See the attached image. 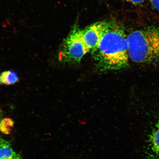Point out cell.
<instances>
[{
  "instance_id": "cell-1",
  "label": "cell",
  "mask_w": 159,
  "mask_h": 159,
  "mask_svg": "<svg viewBox=\"0 0 159 159\" xmlns=\"http://www.w3.org/2000/svg\"><path fill=\"white\" fill-rule=\"evenodd\" d=\"M127 35L117 22H107L99 44L92 51L96 67L101 71L117 70L129 65Z\"/></svg>"
},
{
  "instance_id": "cell-2",
  "label": "cell",
  "mask_w": 159,
  "mask_h": 159,
  "mask_svg": "<svg viewBox=\"0 0 159 159\" xmlns=\"http://www.w3.org/2000/svg\"><path fill=\"white\" fill-rule=\"evenodd\" d=\"M129 58L140 64L159 62V27L150 26L127 35Z\"/></svg>"
},
{
  "instance_id": "cell-3",
  "label": "cell",
  "mask_w": 159,
  "mask_h": 159,
  "mask_svg": "<svg viewBox=\"0 0 159 159\" xmlns=\"http://www.w3.org/2000/svg\"><path fill=\"white\" fill-rule=\"evenodd\" d=\"M81 30L75 26L63 41L58 53L59 60L64 63L80 62L89 51L81 38Z\"/></svg>"
},
{
  "instance_id": "cell-4",
  "label": "cell",
  "mask_w": 159,
  "mask_h": 159,
  "mask_svg": "<svg viewBox=\"0 0 159 159\" xmlns=\"http://www.w3.org/2000/svg\"><path fill=\"white\" fill-rule=\"evenodd\" d=\"M107 25V21H99L81 30V38L89 51H93L98 45L104 34Z\"/></svg>"
},
{
  "instance_id": "cell-5",
  "label": "cell",
  "mask_w": 159,
  "mask_h": 159,
  "mask_svg": "<svg viewBox=\"0 0 159 159\" xmlns=\"http://www.w3.org/2000/svg\"><path fill=\"white\" fill-rule=\"evenodd\" d=\"M19 80L18 76L15 71H5L0 74V84L11 85L15 84Z\"/></svg>"
},
{
  "instance_id": "cell-6",
  "label": "cell",
  "mask_w": 159,
  "mask_h": 159,
  "mask_svg": "<svg viewBox=\"0 0 159 159\" xmlns=\"http://www.w3.org/2000/svg\"><path fill=\"white\" fill-rule=\"evenodd\" d=\"M150 142L152 152L159 157V122L150 135Z\"/></svg>"
},
{
  "instance_id": "cell-7",
  "label": "cell",
  "mask_w": 159,
  "mask_h": 159,
  "mask_svg": "<svg viewBox=\"0 0 159 159\" xmlns=\"http://www.w3.org/2000/svg\"><path fill=\"white\" fill-rule=\"evenodd\" d=\"M19 156L10 145L0 147V159H13Z\"/></svg>"
},
{
  "instance_id": "cell-8",
  "label": "cell",
  "mask_w": 159,
  "mask_h": 159,
  "mask_svg": "<svg viewBox=\"0 0 159 159\" xmlns=\"http://www.w3.org/2000/svg\"><path fill=\"white\" fill-rule=\"evenodd\" d=\"M13 124V121L11 119H4L0 122V130L6 134H8Z\"/></svg>"
},
{
  "instance_id": "cell-9",
  "label": "cell",
  "mask_w": 159,
  "mask_h": 159,
  "mask_svg": "<svg viewBox=\"0 0 159 159\" xmlns=\"http://www.w3.org/2000/svg\"><path fill=\"white\" fill-rule=\"evenodd\" d=\"M154 9L159 12V0H148Z\"/></svg>"
},
{
  "instance_id": "cell-10",
  "label": "cell",
  "mask_w": 159,
  "mask_h": 159,
  "mask_svg": "<svg viewBox=\"0 0 159 159\" xmlns=\"http://www.w3.org/2000/svg\"><path fill=\"white\" fill-rule=\"evenodd\" d=\"M121 1L126 2L135 5H142L145 1V0H121Z\"/></svg>"
},
{
  "instance_id": "cell-11",
  "label": "cell",
  "mask_w": 159,
  "mask_h": 159,
  "mask_svg": "<svg viewBox=\"0 0 159 159\" xmlns=\"http://www.w3.org/2000/svg\"><path fill=\"white\" fill-rule=\"evenodd\" d=\"M6 143V140L4 139L0 138V147L3 146Z\"/></svg>"
},
{
  "instance_id": "cell-12",
  "label": "cell",
  "mask_w": 159,
  "mask_h": 159,
  "mask_svg": "<svg viewBox=\"0 0 159 159\" xmlns=\"http://www.w3.org/2000/svg\"><path fill=\"white\" fill-rule=\"evenodd\" d=\"M13 159H21L20 157L19 156H17V157H16Z\"/></svg>"
},
{
  "instance_id": "cell-13",
  "label": "cell",
  "mask_w": 159,
  "mask_h": 159,
  "mask_svg": "<svg viewBox=\"0 0 159 159\" xmlns=\"http://www.w3.org/2000/svg\"><path fill=\"white\" fill-rule=\"evenodd\" d=\"M1 122V116H0V122Z\"/></svg>"
}]
</instances>
